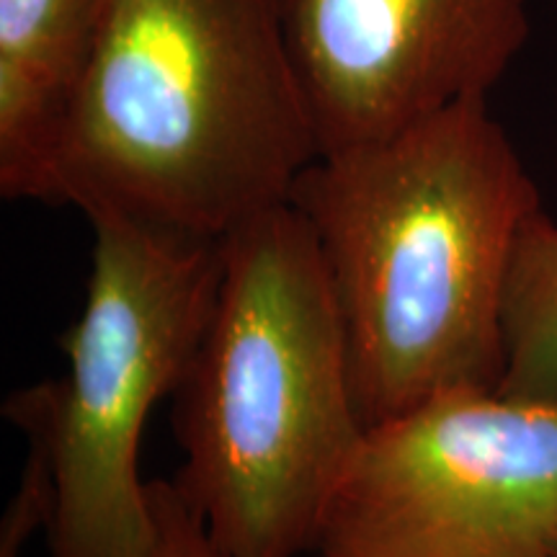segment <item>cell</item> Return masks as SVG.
<instances>
[{"mask_svg": "<svg viewBox=\"0 0 557 557\" xmlns=\"http://www.w3.org/2000/svg\"><path fill=\"white\" fill-rule=\"evenodd\" d=\"M289 201L325 261L367 429L500 387L508 269L542 201L487 99L320 156Z\"/></svg>", "mask_w": 557, "mask_h": 557, "instance_id": "cell-1", "label": "cell"}, {"mask_svg": "<svg viewBox=\"0 0 557 557\" xmlns=\"http://www.w3.org/2000/svg\"><path fill=\"white\" fill-rule=\"evenodd\" d=\"M320 158L271 0H109L52 207L220 240Z\"/></svg>", "mask_w": 557, "mask_h": 557, "instance_id": "cell-2", "label": "cell"}, {"mask_svg": "<svg viewBox=\"0 0 557 557\" xmlns=\"http://www.w3.org/2000/svg\"><path fill=\"white\" fill-rule=\"evenodd\" d=\"M222 243L212 315L173 400V485L227 557H308L364 436L346 331L292 201Z\"/></svg>", "mask_w": 557, "mask_h": 557, "instance_id": "cell-3", "label": "cell"}, {"mask_svg": "<svg viewBox=\"0 0 557 557\" xmlns=\"http://www.w3.org/2000/svg\"><path fill=\"white\" fill-rule=\"evenodd\" d=\"M67 372L9 395L3 413L45 444L54 475L50 557H150L158 524L139 444L197 351L222 282V243L96 214Z\"/></svg>", "mask_w": 557, "mask_h": 557, "instance_id": "cell-4", "label": "cell"}, {"mask_svg": "<svg viewBox=\"0 0 557 557\" xmlns=\"http://www.w3.org/2000/svg\"><path fill=\"white\" fill-rule=\"evenodd\" d=\"M315 557H557V400L465 387L369 426Z\"/></svg>", "mask_w": 557, "mask_h": 557, "instance_id": "cell-5", "label": "cell"}, {"mask_svg": "<svg viewBox=\"0 0 557 557\" xmlns=\"http://www.w3.org/2000/svg\"><path fill=\"white\" fill-rule=\"evenodd\" d=\"M320 156L487 99L532 34L529 0H271Z\"/></svg>", "mask_w": 557, "mask_h": 557, "instance_id": "cell-6", "label": "cell"}, {"mask_svg": "<svg viewBox=\"0 0 557 557\" xmlns=\"http://www.w3.org/2000/svg\"><path fill=\"white\" fill-rule=\"evenodd\" d=\"M109 0H0V194L52 205L58 145Z\"/></svg>", "mask_w": 557, "mask_h": 557, "instance_id": "cell-7", "label": "cell"}, {"mask_svg": "<svg viewBox=\"0 0 557 557\" xmlns=\"http://www.w3.org/2000/svg\"><path fill=\"white\" fill-rule=\"evenodd\" d=\"M498 389L557 400V222L545 207L529 214L508 269Z\"/></svg>", "mask_w": 557, "mask_h": 557, "instance_id": "cell-8", "label": "cell"}, {"mask_svg": "<svg viewBox=\"0 0 557 557\" xmlns=\"http://www.w3.org/2000/svg\"><path fill=\"white\" fill-rule=\"evenodd\" d=\"M26 444H29V459H26L18 491L13 493L9 513L0 527V557H21L26 540L37 532L47 534L54 517V475L50 457L39 438L26 436Z\"/></svg>", "mask_w": 557, "mask_h": 557, "instance_id": "cell-9", "label": "cell"}, {"mask_svg": "<svg viewBox=\"0 0 557 557\" xmlns=\"http://www.w3.org/2000/svg\"><path fill=\"white\" fill-rule=\"evenodd\" d=\"M158 537L150 557H227L209 540L205 524L186 504L173 480H150Z\"/></svg>", "mask_w": 557, "mask_h": 557, "instance_id": "cell-10", "label": "cell"}, {"mask_svg": "<svg viewBox=\"0 0 557 557\" xmlns=\"http://www.w3.org/2000/svg\"><path fill=\"white\" fill-rule=\"evenodd\" d=\"M308 557H315V555H308Z\"/></svg>", "mask_w": 557, "mask_h": 557, "instance_id": "cell-11", "label": "cell"}]
</instances>
